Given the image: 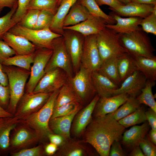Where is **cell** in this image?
<instances>
[{
    "instance_id": "680465c9",
    "label": "cell",
    "mask_w": 156,
    "mask_h": 156,
    "mask_svg": "<svg viewBox=\"0 0 156 156\" xmlns=\"http://www.w3.org/2000/svg\"><path fill=\"white\" fill-rule=\"evenodd\" d=\"M131 2L156 5V0H131Z\"/></svg>"
},
{
    "instance_id": "7bdbcfd3",
    "label": "cell",
    "mask_w": 156,
    "mask_h": 156,
    "mask_svg": "<svg viewBox=\"0 0 156 156\" xmlns=\"http://www.w3.org/2000/svg\"><path fill=\"white\" fill-rule=\"evenodd\" d=\"M44 145L40 144L35 146L23 149L18 151L10 153L11 156H43L45 155Z\"/></svg>"
},
{
    "instance_id": "f907efd6",
    "label": "cell",
    "mask_w": 156,
    "mask_h": 156,
    "mask_svg": "<svg viewBox=\"0 0 156 156\" xmlns=\"http://www.w3.org/2000/svg\"><path fill=\"white\" fill-rule=\"evenodd\" d=\"M145 113L146 120L150 127L152 129L156 130V112L150 108Z\"/></svg>"
},
{
    "instance_id": "ab89813d",
    "label": "cell",
    "mask_w": 156,
    "mask_h": 156,
    "mask_svg": "<svg viewBox=\"0 0 156 156\" xmlns=\"http://www.w3.org/2000/svg\"><path fill=\"white\" fill-rule=\"evenodd\" d=\"M140 25L145 33L156 35V5L152 12L142 18Z\"/></svg>"
},
{
    "instance_id": "91938a15",
    "label": "cell",
    "mask_w": 156,
    "mask_h": 156,
    "mask_svg": "<svg viewBox=\"0 0 156 156\" xmlns=\"http://www.w3.org/2000/svg\"><path fill=\"white\" fill-rule=\"evenodd\" d=\"M148 137L151 141L156 145V130L151 129L149 131Z\"/></svg>"
},
{
    "instance_id": "4316f807",
    "label": "cell",
    "mask_w": 156,
    "mask_h": 156,
    "mask_svg": "<svg viewBox=\"0 0 156 156\" xmlns=\"http://www.w3.org/2000/svg\"><path fill=\"white\" fill-rule=\"evenodd\" d=\"M92 78L96 93L100 97L112 96V91L119 87L96 71L92 72Z\"/></svg>"
},
{
    "instance_id": "b9f144b4",
    "label": "cell",
    "mask_w": 156,
    "mask_h": 156,
    "mask_svg": "<svg viewBox=\"0 0 156 156\" xmlns=\"http://www.w3.org/2000/svg\"><path fill=\"white\" fill-rule=\"evenodd\" d=\"M40 11L35 9L28 10L21 20L18 24L23 27L33 29L36 23Z\"/></svg>"
},
{
    "instance_id": "1f68e13d",
    "label": "cell",
    "mask_w": 156,
    "mask_h": 156,
    "mask_svg": "<svg viewBox=\"0 0 156 156\" xmlns=\"http://www.w3.org/2000/svg\"><path fill=\"white\" fill-rule=\"evenodd\" d=\"M72 102H79L83 105L70 84L69 83H66L59 90L55 101L54 108Z\"/></svg>"
},
{
    "instance_id": "3957f363",
    "label": "cell",
    "mask_w": 156,
    "mask_h": 156,
    "mask_svg": "<svg viewBox=\"0 0 156 156\" xmlns=\"http://www.w3.org/2000/svg\"><path fill=\"white\" fill-rule=\"evenodd\" d=\"M2 67L8 77L10 92L9 104L6 111L14 115L18 103L25 93L30 71L14 66L2 65Z\"/></svg>"
},
{
    "instance_id": "681fc988",
    "label": "cell",
    "mask_w": 156,
    "mask_h": 156,
    "mask_svg": "<svg viewBox=\"0 0 156 156\" xmlns=\"http://www.w3.org/2000/svg\"><path fill=\"white\" fill-rule=\"evenodd\" d=\"M127 155V153L122 148L120 141H114L110 147L109 156H125Z\"/></svg>"
},
{
    "instance_id": "d590c367",
    "label": "cell",
    "mask_w": 156,
    "mask_h": 156,
    "mask_svg": "<svg viewBox=\"0 0 156 156\" xmlns=\"http://www.w3.org/2000/svg\"><path fill=\"white\" fill-rule=\"evenodd\" d=\"M80 3L87 9L91 15L101 18L107 24H114L116 21L110 14H107L99 8L95 0H80Z\"/></svg>"
},
{
    "instance_id": "2e32d148",
    "label": "cell",
    "mask_w": 156,
    "mask_h": 156,
    "mask_svg": "<svg viewBox=\"0 0 156 156\" xmlns=\"http://www.w3.org/2000/svg\"><path fill=\"white\" fill-rule=\"evenodd\" d=\"M146 80L144 76L137 70L125 79L120 87L112 90V95L125 93L129 96L136 97L141 93Z\"/></svg>"
},
{
    "instance_id": "f5cc1de1",
    "label": "cell",
    "mask_w": 156,
    "mask_h": 156,
    "mask_svg": "<svg viewBox=\"0 0 156 156\" xmlns=\"http://www.w3.org/2000/svg\"><path fill=\"white\" fill-rule=\"evenodd\" d=\"M99 6L103 5H107L109 6V8H116L124 4L117 0H95Z\"/></svg>"
},
{
    "instance_id": "f546056e",
    "label": "cell",
    "mask_w": 156,
    "mask_h": 156,
    "mask_svg": "<svg viewBox=\"0 0 156 156\" xmlns=\"http://www.w3.org/2000/svg\"><path fill=\"white\" fill-rule=\"evenodd\" d=\"M118 66L121 82L138 70L134 58L128 53L118 57Z\"/></svg>"
},
{
    "instance_id": "277c9868",
    "label": "cell",
    "mask_w": 156,
    "mask_h": 156,
    "mask_svg": "<svg viewBox=\"0 0 156 156\" xmlns=\"http://www.w3.org/2000/svg\"><path fill=\"white\" fill-rule=\"evenodd\" d=\"M121 41L128 53L133 57L153 58L155 49L150 38L141 28L131 33L119 34Z\"/></svg>"
},
{
    "instance_id": "7c38bea8",
    "label": "cell",
    "mask_w": 156,
    "mask_h": 156,
    "mask_svg": "<svg viewBox=\"0 0 156 156\" xmlns=\"http://www.w3.org/2000/svg\"><path fill=\"white\" fill-rule=\"evenodd\" d=\"M62 36L66 48L70 56L74 71L76 73L81 64L83 42L78 32L65 29Z\"/></svg>"
},
{
    "instance_id": "f35d334b",
    "label": "cell",
    "mask_w": 156,
    "mask_h": 156,
    "mask_svg": "<svg viewBox=\"0 0 156 156\" xmlns=\"http://www.w3.org/2000/svg\"><path fill=\"white\" fill-rule=\"evenodd\" d=\"M82 105L79 102H72L54 108L51 119L73 114L82 108Z\"/></svg>"
},
{
    "instance_id": "7a4b0ae2",
    "label": "cell",
    "mask_w": 156,
    "mask_h": 156,
    "mask_svg": "<svg viewBox=\"0 0 156 156\" xmlns=\"http://www.w3.org/2000/svg\"><path fill=\"white\" fill-rule=\"evenodd\" d=\"M59 90L51 93L47 102L39 111L20 120L36 131L39 137L40 144L45 145L48 143L49 135L53 133L49 127V122Z\"/></svg>"
},
{
    "instance_id": "e0dca14e",
    "label": "cell",
    "mask_w": 156,
    "mask_h": 156,
    "mask_svg": "<svg viewBox=\"0 0 156 156\" xmlns=\"http://www.w3.org/2000/svg\"><path fill=\"white\" fill-rule=\"evenodd\" d=\"M82 140L71 138L66 140L58 147L53 155L55 156H91L95 154L92 148Z\"/></svg>"
},
{
    "instance_id": "4fadbf2b",
    "label": "cell",
    "mask_w": 156,
    "mask_h": 156,
    "mask_svg": "<svg viewBox=\"0 0 156 156\" xmlns=\"http://www.w3.org/2000/svg\"><path fill=\"white\" fill-rule=\"evenodd\" d=\"M85 37L81 64L92 72L97 71L103 62L97 45L96 35Z\"/></svg>"
},
{
    "instance_id": "5bb4252c",
    "label": "cell",
    "mask_w": 156,
    "mask_h": 156,
    "mask_svg": "<svg viewBox=\"0 0 156 156\" xmlns=\"http://www.w3.org/2000/svg\"><path fill=\"white\" fill-rule=\"evenodd\" d=\"M59 68L45 73L38 83L32 93H51L59 90L66 83L67 76Z\"/></svg>"
},
{
    "instance_id": "836d02e7",
    "label": "cell",
    "mask_w": 156,
    "mask_h": 156,
    "mask_svg": "<svg viewBox=\"0 0 156 156\" xmlns=\"http://www.w3.org/2000/svg\"><path fill=\"white\" fill-rule=\"evenodd\" d=\"M35 52L27 55H16L4 60L1 64L3 65L14 66L30 71L31 64L33 63Z\"/></svg>"
},
{
    "instance_id": "8fae6325",
    "label": "cell",
    "mask_w": 156,
    "mask_h": 156,
    "mask_svg": "<svg viewBox=\"0 0 156 156\" xmlns=\"http://www.w3.org/2000/svg\"><path fill=\"white\" fill-rule=\"evenodd\" d=\"M51 93H24L18 103L14 116L20 120L37 112L47 102Z\"/></svg>"
},
{
    "instance_id": "c3c4849f",
    "label": "cell",
    "mask_w": 156,
    "mask_h": 156,
    "mask_svg": "<svg viewBox=\"0 0 156 156\" xmlns=\"http://www.w3.org/2000/svg\"><path fill=\"white\" fill-rule=\"evenodd\" d=\"M16 55L15 52L9 45L0 39V63Z\"/></svg>"
},
{
    "instance_id": "d4e9b609",
    "label": "cell",
    "mask_w": 156,
    "mask_h": 156,
    "mask_svg": "<svg viewBox=\"0 0 156 156\" xmlns=\"http://www.w3.org/2000/svg\"><path fill=\"white\" fill-rule=\"evenodd\" d=\"M79 110L69 115L51 119L49 122L50 129L53 133L61 135L66 140L70 138L72 123Z\"/></svg>"
},
{
    "instance_id": "6da1fadb",
    "label": "cell",
    "mask_w": 156,
    "mask_h": 156,
    "mask_svg": "<svg viewBox=\"0 0 156 156\" xmlns=\"http://www.w3.org/2000/svg\"><path fill=\"white\" fill-rule=\"evenodd\" d=\"M125 128L112 113L92 119L82 135V140L91 146L101 156H108L114 140L120 141Z\"/></svg>"
},
{
    "instance_id": "52a82bcc",
    "label": "cell",
    "mask_w": 156,
    "mask_h": 156,
    "mask_svg": "<svg viewBox=\"0 0 156 156\" xmlns=\"http://www.w3.org/2000/svg\"><path fill=\"white\" fill-rule=\"evenodd\" d=\"M9 31L25 38L33 44L36 48L52 49L53 40L62 36L52 31L49 28L40 30L30 29L23 27L18 23L11 28Z\"/></svg>"
},
{
    "instance_id": "9a60e30c",
    "label": "cell",
    "mask_w": 156,
    "mask_h": 156,
    "mask_svg": "<svg viewBox=\"0 0 156 156\" xmlns=\"http://www.w3.org/2000/svg\"><path fill=\"white\" fill-rule=\"evenodd\" d=\"M100 97L97 94L84 107L82 108L76 114L73 120L70 131L75 138L82 135L91 121L95 105Z\"/></svg>"
},
{
    "instance_id": "816d5d0a",
    "label": "cell",
    "mask_w": 156,
    "mask_h": 156,
    "mask_svg": "<svg viewBox=\"0 0 156 156\" xmlns=\"http://www.w3.org/2000/svg\"><path fill=\"white\" fill-rule=\"evenodd\" d=\"M48 138L50 142L56 145L58 147L62 145L66 140L61 135L53 133L49 134Z\"/></svg>"
},
{
    "instance_id": "e7e4bbea",
    "label": "cell",
    "mask_w": 156,
    "mask_h": 156,
    "mask_svg": "<svg viewBox=\"0 0 156 156\" xmlns=\"http://www.w3.org/2000/svg\"><path fill=\"white\" fill-rule=\"evenodd\" d=\"M2 9H3V8H0V13H1V12L2 11Z\"/></svg>"
},
{
    "instance_id": "ac0fdd59",
    "label": "cell",
    "mask_w": 156,
    "mask_h": 156,
    "mask_svg": "<svg viewBox=\"0 0 156 156\" xmlns=\"http://www.w3.org/2000/svg\"><path fill=\"white\" fill-rule=\"evenodd\" d=\"M129 97L127 94L122 93L108 97H100L93 110L92 117L103 116L114 112Z\"/></svg>"
},
{
    "instance_id": "f6af8a7d",
    "label": "cell",
    "mask_w": 156,
    "mask_h": 156,
    "mask_svg": "<svg viewBox=\"0 0 156 156\" xmlns=\"http://www.w3.org/2000/svg\"><path fill=\"white\" fill-rule=\"evenodd\" d=\"M53 16L49 12L40 11L36 23L33 29L40 30L49 28Z\"/></svg>"
},
{
    "instance_id": "484cf974",
    "label": "cell",
    "mask_w": 156,
    "mask_h": 156,
    "mask_svg": "<svg viewBox=\"0 0 156 156\" xmlns=\"http://www.w3.org/2000/svg\"><path fill=\"white\" fill-rule=\"evenodd\" d=\"M79 0H62L54 15L49 28L52 31L62 35L64 20L73 5Z\"/></svg>"
},
{
    "instance_id": "9f6ffc18",
    "label": "cell",
    "mask_w": 156,
    "mask_h": 156,
    "mask_svg": "<svg viewBox=\"0 0 156 156\" xmlns=\"http://www.w3.org/2000/svg\"><path fill=\"white\" fill-rule=\"evenodd\" d=\"M18 0H0V8H12L17 3Z\"/></svg>"
},
{
    "instance_id": "f1b7e54d",
    "label": "cell",
    "mask_w": 156,
    "mask_h": 156,
    "mask_svg": "<svg viewBox=\"0 0 156 156\" xmlns=\"http://www.w3.org/2000/svg\"><path fill=\"white\" fill-rule=\"evenodd\" d=\"M138 70L147 80H156V57L148 58L142 56L133 57Z\"/></svg>"
},
{
    "instance_id": "be15d7a7",
    "label": "cell",
    "mask_w": 156,
    "mask_h": 156,
    "mask_svg": "<svg viewBox=\"0 0 156 156\" xmlns=\"http://www.w3.org/2000/svg\"><path fill=\"white\" fill-rule=\"evenodd\" d=\"M62 0H57L58 1V6H59L60 4V2H61V1Z\"/></svg>"
},
{
    "instance_id": "d6a6232c",
    "label": "cell",
    "mask_w": 156,
    "mask_h": 156,
    "mask_svg": "<svg viewBox=\"0 0 156 156\" xmlns=\"http://www.w3.org/2000/svg\"><path fill=\"white\" fill-rule=\"evenodd\" d=\"M155 81L147 80L145 86L136 99L140 103L144 104L156 112V102L152 92V88L155 84Z\"/></svg>"
},
{
    "instance_id": "74e56055",
    "label": "cell",
    "mask_w": 156,
    "mask_h": 156,
    "mask_svg": "<svg viewBox=\"0 0 156 156\" xmlns=\"http://www.w3.org/2000/svg\"><path fill=\"white\" fill-rule=\"evenodd\" d=\"M58 7L57 0H31L28 10L45 11L54 15L57 12Z\"/></svg>"
},
{
    "instance_id": "ba28073f",
    "label": "cell",
    "mask_w": 156,
    "mask_h": 156,
    "mask_svg": "<svg viewBox=\"0 0 156 156\" xmlns=\"http://www.w3.org/2000/svg\"><path fill=\"white\" fill-rule=\"evenodd\" d=\"M92 72L81 64L75 75L68 79V83L83 104L91 101L96 93L92 78Z\"/></svg>"
},
{
    "instance_id": "44dd1931",
    "label": "cell",
    "mask_w": 156,
    "mask_h": 156,
    "mask_svg": "<svg viewBox=\"0 0 156 156\" xmlns=\"http://www.w3.org/2000/svg\"><path fill=\"white\" fill-rule=\"evenodd\" d=\"M155 5L131 2L116 8H109V9L112 12L120 16L143 18L152 12Z\"/></svg>"
},
{
    "instance_id": "4dcf8cb0",
    "label": "cell",
    "mask_w": 156,
    "mask_h": 156,
    "mask_svg": "<svg viewBox=\"0 0 156 156\" xmlns=\"http://www.w3.org/2000/svg\"><path fill=\"white\" fill-rule=\"evenodd\" d=\"M118 57L108 59L103 61L96 71L118 86L121 83L118 66Z\"/></svg>"
},
{
    "instance_id": "5b68a950",
    "label": "cell",
    "mask_w": 156,
    "mask_h": 156,
    "mask_svg": "<svg viewBox=\"0 0 156 156\" xmlns=\"http://www.w3.org/2000/svg\"><path fill=\"white\" fill-rule=\"evenodd\" d=\"M96 41L102 62L128 53L122 43L119 34L106 27L96 35Z\"/></svg>"
},
{
    "instance_id": "9c48e42d",
    "label": "cell",
    "mask_w": 156,
    "mask_h": 156,
    "mask_svg": "<svg viewBox=\"0 0 156 156\" xmlns=\"http://www.w3.org/2000/svg\"><path fill=\"white\" fill-rule=\"evenodd\" d=\"M52 49V54L45 67V73L59 68L65 73L68 79L72 77L71 61L66 48L63 36L53 40Z\"/></svg>"
},
{
    "instance_id": "6125c7cd",
    "label": "cell",
    "mask_w": 156,
    "mask_h": 156,
    "mask_svg": "<svg viewBox=\"0 0 156 156\" xmlns=\"http://www.w3.org/2000/svg\"><path fill=\"white\" fill-rule=\"evenodd\" d=\"M122 3L125 5L131 2V0H117Z\"/></svg>"
},
{
    "instance_id": "db71d44e",
    "label": "cell",
    "mask_w": 156,
    "mask_h": 156,
    "mask_svg": "<svg viewBox=\"0 0 156 156\" xmlns=\"http://www.w3.org/2000/svg\"><path fill=\"white\" fill-rule=\"evenodd\" d=\"M58 147L51 142L44 145V150L45 155L48 156L53 155L57 151Z\"/></svg>"
},
{
    "instance_id": "bcb514c9",
    "label": "cell",
    "mask_w": 156,
    "mask_h": 156,
    "mask_svg": "<svg viewBox=\"0 0 156 156\" xmlns=\"http://www.w3.org/2000/svg\"><path fill=\"white\" fill-rule=\"evenodd\" d=\"M139 145L145 156H156V145L147 135L139 143Z\"/></svg>"
},
{
    "instance_id": "7402d4cb",
    "label": "cell",
    "mask_w": 156,
    "mask_h": 156,
    "mask_svg": "<svg viewBox=\"0 0 156 156\" xmlns=\"http://www.w3.org/2000/svg\"><path fill=\"white\" fill-rule=\"evenodd\" d=\"M111 13L116 21L114 24H107L106 27L119 34H127L141 28L140 23L142 18L138 17L122 18L113 12Z\"/></svg>"
},
{
    "instance_id": "94428289",
    "label": "cell",
    "mask_w": 156,
    "mask_h": 156,
    "mask_svg": "<svg viewBox=\"0 0 156 156\" xmlns=\"http://www.w3.org/2000/svg\"><path fill=\"white\" fill-rule=\"evenodd\" d=\"M14 116V115L7 112L0 106V118L12 117Z\"/></svg>"
},
{
    "instance_id": "ee69618b",
    "label": "cell",
    "mask_w": 156,
    "mask_h": 156,
    "mask_svg": "<svg viewBox=\"0 0 156 156\" xmlns=\"http://www.w3.org/2000/svg\"><path fill=\"white\" fill-rule=\"evenodd\" d=\"M31 0H18L17 7L12 20L14 25L19 23L27 13Z\"/></svg>"
},
{
    "instance_id": "7dc6e473",
    "label": "cell",
    "mask_w": 156,
    "mask_h": 156,
    "mask_svg": "<svg viewBox=\"0 0 156 156\" xmlns=\"http://www.w3.org/2000/svg\"><path fill=\"white\" fill-rule=\"evenodd\" d=\"M10 99L9 85L4 86L0 84V106L6 111L8 107Z\"/></svg>"
},
{
    "instance_id": "60d3db41",
    "label": "cell",
    "mask_w": 156,
    "mask_h": 156,
    "mask_svg": "<svg viewBox=\"0 0 156 156\" xmlns=\"http://www.w3.org/2000/svg\"><path fill=\"white\" fill-rule=\"evenodd\" d=\"M17 7V3L6 14L0 18V39H2L5 34L14 26L12 18Z\"/></svg>"
},
{
    "instance_id": "603a6c76",
    "label": "cell",
    "mask_w": 156,
    "mask_h": 156,
    "mask_svg": "<svg viewBox=\"0 0 156 156\" xmlns=\"http://www.w3.org/2000/svg\"><path fill=\"white\" fill-rule=\"evenodd\" d=\"M2 39L15 52L16 55H27L34 53L36 46L25 38L9 31L3 36Z\"/></svg>"
},
{
    "instance_id": "ffe728a7",
    "label": "cell",
    "mask_w": 156,
    "mask_h": 156,
    "mask_svg": "<svg viewBox=\"0 0 156 156\" xmlns=\"http://www.w3.org/2000/svg\"><path fill=\"white\" fill-rule=\"evenodd\" d=\"M107 24L102 18L90 14L85 21L75 25L64 27L63 29L74 31L86 36L96 35L106 27Z\"/></svg>"
},
{
    "instance_id": "11a10c76",
    "label": "cell",
    "mask_w": 156,
    "mask_h": 156,
    "mask_svg": "<svg viewBox=\"0 0 156 156\" xmlns=\"http://www.w3.org/2000/svg\"><path fill=\"white\" fill-rule=\"evenodd\" d=\"M0 84L4 86L8 85V80L6 74L3 69L2 65L0 63Z\"/></svg>"
},
{
    "instance_id": "cb8c5ba5",
    "label": "cell",
    "mask_w": 156,
    "mask_h": 156,
    "mask_svg": "<svg viewBox=\"0 0 156 156\" xmlns=\"http://www.w3.org/2000/svg\"><path fill=\"white\" fill-rule=\"evenodd\" d=\"M19 121L14 116L0 118V156L9 155L10 133Z\"/></svg>"
},
{
    "instance_id": "d6986e66",
    "label": "cell",
    "mask_w": 156,
    "mask_h": 156,
    "mask_svg": "<svg viewBox=\"0 0 156 156\" xmlns=\"http://www.w3.org/2000/svg\"><path fill=\"white\" fill-rule=\"evenodd\" d=\"M150 126L147 120L140 125H135L125 131L120 141L123 146L131 151L139 145L140 142L146 136Z\"/></svg>"
},
{
    "instance_id": "30bf717a",
    "label": "cell",
    "mask_w": 156,
    "mask_h": 156,
    "mask_svg": "<svg viewBox=\"0 0 156 156\" xmlns=\"http://www.w3.org/2000/svg\"><path fill=\"white\" fill-rule=\"evenodd\" d=\"M52 53V49L36 48L33 64L30 68L29 79L25 86L26 93L33 92L38 83L45 73V67Z\"/></svg>"
},
{
    "instance_id": "6f0895ef",
    "label": "cell",
    "mask_w": 156,
    "mask_h": 156,
    "mask_svg": "<svg viewBox=\"0 0 156 156\" xmlns=\"http://www.w3.org/2000/svg\"><path fill=\"white\" fill-rule=\"evenodd\" d=\"M128 154L130 156H145L139 145L134 147Z\"/></svg>"
},
{
    "instance_id": "8d00e7d4",
    "label": "cell",
    "mask_w": 156,
    "mask_h": 156,
    "mask_svg": "<svg viewBox=\"0 0 156 156\" xmlns=\"http://www.w3.org/2000/svg\"><path fill=\"white\" fill-rule=\"evenodd\" d=\"M145 112L144 109L140 106L133 112L118 121L125 128L143 123L146 120Z\"/></svg>"
},
{
    "instance_id": "e575fe53",
    "label": "cell",
    "mask_w": 156,
    "mask_h": 156,
    "mask_svg": "<svg viewBox=\"0 0 156 156\" xmlns=\"http://www.w3.org/2000/svg\"><path fill=\"white\" fill-rule=\"evenodd\" d=\"M140 105L136 97L129 96L126 101L112 114L114 118L118 121L135 111Z\"/></svg>"
},
{
    "instance_id": "8992f818",
    "label": "cell",
    "mask_w": 156,
    "mask_h": 156,
    "mask_svg": "<svg viewBox=\"0 0 156 156\" xmlns=\"http://www.w3.org/2000/svg\"><path fill=\"white\" fill-rule=\"evenodd\" d=\"M39 142V137L36 131L19 120L10 133V154L35 146Z\"/></svg>"
},
{
    "instance_id": "83f0119b",
    "label": "cell",
    "mask_w": 156,
    "mask_h": 156,
    "mask_svg": "<svg viewBox=\"0 0 156 156\" xmlns=\"http://www.w3.org/2000/svg\"><path fill=\"white\" fill-rule=\"evenodd\" d=\"M90 14L87 9L80 2H76L65 17L63 22V27L77 25L85 21Z\"/></svg>"
}]
</instances>
